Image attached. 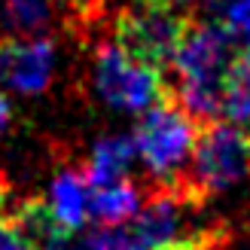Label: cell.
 I'll use <instances>...</instances> for the list:
<instances>
[{
	"mask_svg": "<svg viewBox=\"0 0 250 250\" xmlns=\"http://www.w3.org/2000/svg\"><path fill=\"white\" fill-rule=\"evenodd\" d=\"M235 37L220 21L186 24L180 46L165 73H174V83H165V95L177 101L198 125L214 122L223 113L226 77L235 61Z\"/></svg>",
	"mask_w": 250,
	"mask_h": 250,
	"instance_id": "1",
	"label": "cell"
},
{
	"mask_svg": "<svg viewBox=\"0 0 250 250\" xmlns=\"http://www.w3.org/2000/svg\"><path fill=\"white\" fill-rule=\"evenodd\" d=\"M250 177V128L238 122H205L198 128L183 183L202 198L226 192Z\"/></svg>",
	"mask_w": 250,
	"mask_h": 250,
	"instance_id": "2",
	"label": "cell"
},
{
	"mask_svg": "<svg viewBox=\"0 0 250 250\" xmlns=\"http://www.w3.org/2000/svg\"><path fill=\"white\" fill-rule=\"evenodd\" d=\"M198 125L186 110L162 95L153 107L144 110L134 131L137 159L146 165L159 183H174L186 174V165L192 159V146L198 137Z\"/></svg>",
	"mask_w": 250,
	"mask_h": 250,
	"instance_id": "3",
	"label": "cell"
},
{
	"mask_svg": "<svg viewBox=\"0 0 250 250\" xmlns=\"http://www.w3.org/2000/svg\"><path fill=\"white\" fill-rule=\"evenodd\" d=\"M186 24H189V16L177 12L168 0H134L116 16L113 40L131 58L156 67L165 77Z\"/></svg>",
	"mask_w": 250,
	"mask_h": 250,
	"instance_id": "4",
	"label": "cell"
},
{
	"mask_svg": "<svg viewBox=\"0 0 250 250\" xmlns=\"http://www.w3.org/2000/svg\"><path fill=\"white\" fill-rule=\"evenodd\" d=\"M92 85L107 107L128 113H141L165 95V77L131 58L113 37H101L92 49Z\"/></svg>",
	"mask_w": 250,
	"mask_h": 250,
	"instance_id": "5",
	"label": "cell"
},
{
	"mask_svg": "<svg viewBox=\"0 0 250 250\" xmlns=\"http://www.w3.org/2000/svg\"><path fill=\"white\" fill-rule=\"evenodd\" d=\"M58 49L52 37H0V89L43 95L55 77Z\"/></svg>",
	"mask_w": 250,
	"mask_h": 250,
	"instance_id": "6",
	"label": "cell"
},
{
	"mask_svg": "<svg viewBox=\"0 0 250 250\" xmlns=\"http://www.w3.org/2000/svg\"><path fill=\"white\" fill-rule=\"evenodd\" d=\"M89 189H92V180H89L85 165L61 168L49 183L46 202L70 232H77L89 223Z\"/></svg>",
	"mask_w": 250,
	"mask_h": 250,
	"instance_id": "7",
	"label": "cell"
},
{
	"mask_svg": "<svg viewBox=\"0 0 250 250\" xmlns=\"http://www.w3.org/2000/svg\"><path fill=\"white\" fill-rule=\"evenodd\" d=\"M9 217L40 250H67L70 238L77 235L55 217V210L49 208V202L40 195H24L21 202L12 208Z\"/></svg>",
	"mask_w": 250,
	"mask_h": 250,
	"instance_id": "8",
	"label": "cell"
},
{
	"mask_svg": "<svg viewBox=\"0 0 250 250\" xmlns=\"http://www.w3.org/2000/svg\"><path fill=\"white\" fill-rule=\"evenodd\" d=\"M144 202V186L125 180L113 183H92L89 189V223L98 226H122L137 217Z\"/></svg>",
	"mask_w": 250,
	"mask_h": 250,
	"instance_id": "9",
	"label": "cell"
},
{
	"mask_svg": "<svg viewBox=\"0 0 250 250\" xmlns=\"http://www.w3.org/2000/svg\"><path fill=\"white\" fill-rule=\"evenodd\" d=\"M137 159V146H134V134H107L101 137L85 162L92 183H113V180H125L128 171Z\"/></svg>",
	"mask_w": 250,
	"mask_h": 250,
	"instance_id": "10",
	"label": "cell"
},
{
	"mask_svg": "<svg viewBox=\"0 0 250 250\" xmlns=\"http://www.w3.org/2000/svg\"><path fill=\"white\" fill-rule=\"evenodd\" d=\"M223 113L229 122L250 125V46H244L235 55L229 77H226V92H223Z\"/></svg>",
	"mask_w": 250,
	"mask_h": 250,
	"instance_id": "11",
	"label": "cell"
},
{
	"mask_svg": "<svg viewBox=\"0 0 250 250\" xmlns=\"http://www.w3.org/2000/svg\"><path fill=\"white\" fill-rule=\"evenodd\" d=\"M217 19L238 43L250 46V0H226Z\"/></svg>",
	"mask_w": 250,
	"mask_h": 250,
	"instance_id": "12",
	"label": "cell"
},
{
	"mask_svg": "<svg viewBox=\"0 0 250 250\" xmlns=\"http://www.w3.org/2000/svg\"><path fill=\"white\" fill-rule=\"evenodd\" d=\"M0 250H40V247H37L28 235L12 223V217L6 214L0 220Z\"/></svg>",
	"mask_w": 250,
	"mask_h": 250,
	"instance_id": "13",
	"label": "cell"
},
{
	"mask_svg": "<svg viewBox=\"0 0 250 250\" xmlns=\"http://www.w3.org/2000/svg\"><path fill=\"white\" fill-rule=\"evenodd\" d=\"M9 125H12V104H9V98L0 92V141L6 137Z\"/></svg>",
	"mask_w": 250,
	"mask_h": 250,
	"instance_id": "14",
	"label": "cell"
},
{
	"mask_svg": "<svg viewBox=\"0 0 250 250\" xmlns=\"http://www.w3.org/2000/svg\"><path fill=\"white\" fill-rule=\"evenodd\" d=\"M9 195H12V186H9V180L3 177V174H0V220H3L6 214V205H9Z\"/></svg>",
	"mask_w": 250,
	"mask_h": 250,
	"instance_id": "15",
	"label": "cell"
},
{
	"mask_svg": "<svg viewBox=\"0 0 250 250\" xmlns=\"http://www.w3.org/2000/svg\"><path fill=\"white\" fill-rule=\"evenodd\" d=\"M168 3H189V0H168Z\"/></svg>",
	"mask_w": 250,
	"mask_h": 250,
	"instance_id": "16",
	"label": "cell"
}]
</instances>
